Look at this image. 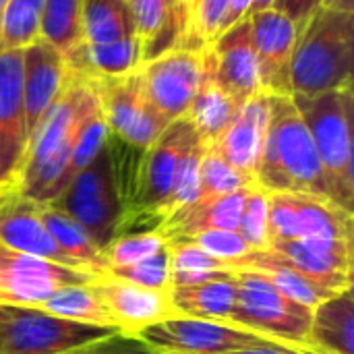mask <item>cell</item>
Listing matches in <instances>:
<instances>
[{
  "mask_svg": "<svg viewBox=\"0 0 354 354\" xmlns=\"http://www.w3.org/2000/svg\"><path fill=\"white\" fill-rule=\"evenodd\" d=\"M270 251L328 297L353 288V212L326 197L268 193Z\"/></svg>",
  "mask_w": 354,
  "mask_h": 354,
  "instance_id": "obj_1",
  "label": "cell"
},
{
  "mask_svg": "<svg viewBox=\"0 0 354 354\" xmlns=\"http://www.w3.org/2000/svg\"><path fill=\"white\" fill-rule=\"evenodd\" d=\"M100 112L97 93L91 79L73 71L64 91L33 131L27 156L19 174V189L37 201L50 205L66 189V166L73 149L93 114Z\"/></svg>",
  "mask_w": 354,
  "mask_h": 354,
  "instance_id": "obj_2",
  "label": "cell"
},
{
  "mask_svg": "<svg viewBox=\"0 0 354 354\" xmlns=\"http://www.w3.org/2000/svg\"><path fill=\"white\" fill-rule=\"evenodd\" d=\"M255 185L266 193H305L330 199L313 139L290 95L270 93V124Z\"/></svg>",
  "mask_w": 354,
  "mask_h": 354,
  "instance_id": "obj_3",
  "label": "cell"
},
{
  "mask_svg": "<svg viewBox=\"0 0 354 354\" xmlns=\"http://www.w3.org/2000/svg\"><path fill=\"white\" fill-rule=\"evenodd\" d=\"M354 15L319 6L299 29L290 58V95L353 87Z\"/></svg>",
  "mask_w": 354,
  "mask_h": 354,
  "instance_id": "obj_4",
  "label": "cell"
},
{
  "mask_svg": "<svg viewBox=\"0 0 354 354\" xmlns=\"http://www.w3.org/2000/svg\"><path fill=\"white\" fill-rule=\"evenodd\" d=\"M309 129L319 156L330 199L353 212L354 205V97L353 87L315 95H290Z\"/></svg>",
  "mask_w": 354,
  "mask_h": 354,
  "instance_id": "obj_5",
  "label": "cell"
},
{
  "mask_svg": "<svg viewBox=\"0 0 354 354\" xmlns=\"http://www.w3.org/2000/svg\"><path fill=\"white\" fill-rule=\"evenodd\" d=\"M236 301L228 324L284 346L307 351L313 311L282 295L261 274L232 268Z\"/></svg>",
  "mask_w": 354,
  "mask_h": 354,
  "instance_id": "obj_6",
  "label": "cell"
},
{
  "mask_svg": "<svg viewBox=\"0 0 354 354\" xmlns=\"http://www.w3.org/2000/svg\"><path fill=\"white\" fill-rule=\"evenodd\" d=\"M50 205L71 216L104 251V247L114 239L124 212L106 145Z\"/></svg>",
  "mask_w": 354,
  "mask_h": 354,
  "instance_id": "obj_7",
  "label": "cell"
},
{
  "mask_svg": "<svg viewBox=\"0 0 354 354\" xmlns=\"http://www.w3.org/2000/svg\"><path fill=\"white\" fill-rule=\"evenodd\" d=\"M118 330L56 317L39 307L0 305V354H62Z\"/></svg>",
  "mask_w": 354,
  "mask_h": 354,
  "instance_id": "obj_8",
  "label": "cell"
},
{
  "mask_svg": "<svg viewBox=\"0 0 354 354\" xmlns=\"http://www.w3.org/2000/svg\"><path fill=\"white\" fill-rule=\"evenodd\" d=\"M87 77L95 87L108 133L122 143L145 151L170 124L149 102L139 66L124 75Z\"/></svg>",
  "mask_w": 354,
  "mask_h": 354,
  "instance_id": "obj_9",
  "label": "cell"
},
{
  "mask_svg": "<svg viewBox=\"0 0 354 354\" xmlns=\"http://www.w3.org/2000/svg\"><path fill=\"white\" fill-rule=\"evenodd\" d=\"M158 354H226L249 346L278 344L226 322L170 315L137 334Z\"/></svg>",
  "mask_w": 354,
  "mask_h": 354,
  "instance_id": "obj_10",
  "label": "cell"
},
{
  "mask_svg": "<svg viewBox=\"0 0 354 354\" xmlns=\"http://www.w3.org/2000/svg\"><path fill=\"white\" fill-rule=\"evenodd\" d=\"M95 278L97 274L66 268L0 245V305L41 307L58 290L83 286Z\"/></svg>",
  "mask_w": 354,
  "mask_h": 354,
  "instance_id": "obj_11",
  "label": "cell"
},
{
  "mask_svg": "<svg viewBox=\"0 0 354 354\" xmlns=\"http://www.w3.org/2000/svg\"><path fill=\"white\" fill-rule=\"evenodd\" d=\"M139 68L153 108L168 122L183 118L199 87L201 50L174 48L143 62Z\"/></svg>",
  "mask_w": 354,
  "mask_h": 354,
  "instance_id": "obj_12",
  "label": "cell"
},
{
  "mask_svg": "<svg viewBox=\"0 0 354 354\" xmlns=\"http://www.w3.org/2000/svg\"><path fill=\"white\" fill-rule=\"evenodd\" d=\"M29 135L23 106V54L0 52V187H17Z\"/></svg>",
  "mask_w": 354,
  "mask_h": 354,
  "instance_id": "obj_13",
  "label": "cell"
},
{
  "mask_svg": "<svg viewBox=\"0 0 354 354\" xmlns=\"http://www.w3.org/2000/svg\"><path fill=\"white\" fill-rule=\"evenodd\" d=\"M0 245L66 268L83 270L60 251L41 220V205L27 197L19 187H0Z\"/></svg>",
  "mask_w": 354,
  "mask_h": 354,
  "instance_id": "obj_14",
  "label": "cell"
},
{
  "mask_svg": "<svg viewBox=\"0 0 354 354\" xmlns=\"http://www.w3.org/2000/svg\"><path fill=\"white\" fill-rule=\"evenodd\" d=\"M23 54V106L27 135L33 131L64 91L73 68L64 56L46 39L37 37L21 50Z\"/></svg>",
  "mask_w": 354,
  "mask_h": 354,
  "instance_id": "obj_15",
  "label": "cell"
},
{
  "mask_svg": "<svg viewBox=\"0 0 354 354\" xmlns=\"http://www.w3.org/2000/svg\"><path fill=\"white\" fill-rule=\"evenodd\" d=\"M257 54L261 91L290 95V58L297 39V25L274 8L247 15Z\"/></svg>",
  "mask_w": 354,
  "mask_h": 354,
  "instance_id": "obj_16",
  "label": "cell"
},
{
  "mask_svg": "<svg viewBox=\"0 0 354 354\" xmlns=\"http://www.w3.org/2000/svg\"><path fill=\"white\" fill-rule=\"evenodd\" d=\"M218 83L241 104L261 91L257 54L251 37L249 17L224 29L207 44Z\"/></svg>",
  "mask_w": 354,
  "mask_h": 354,
  "instance_id": "obj_17",
  "label": "cell"
},
{
  "mask_svg": "<svg viewBox=\"0 0 354 354\" xmlns=\"http://www.w3.org/2000/svg\"><path fill=\"white\" fill-rule=\"evenodd\" d=\"M102 305L110 313L118 332L137 336L141 330L160 324L172 315L168 292L141 288L108 274H100L91 282Z\"/></svg>",
  "mask_w": 354,
  "mask_h": 354,
  "instance_id": "obj_18",
  "label": "cell"
},
{
  "mask_svg": "<svg viewBox=\"0 0 354 354\" xmlns=\"http://www.w3.org/2000/svg\"><path fill=\"white\" fill-rule=\"evenodd\" d=\"M270 124V93L259 91L249 97L224 133L218 137L214 147L220 156L243 176H247L255 185L266 135Z\"/></svg>",
  "mask_w": 354,
  "mask_h": 354,
  "instance_id": "obj_19",
  "label": "cell"
},
{
  "mask_svg": "<svg viewBox=\"0 0 354 354\" xmlns=\"http://www.w3.org/2000/svg\"><path fill=\"white\" fill-rule=\"evenodd\" d=\"M143 62L174 50L189 48V17L183 0H131Z\"/></svg>",
  "mask_w": 354,
  "mask_h": 354,
  "instance_id": "obj_20",
  "label": "cell"
},
{
  "mask_svg": "<svg viewBox=\"0 0 354 354\" xmlns=\"http://www.w3.org/2000/svg\"><path fill=\"white\" fill-rule=\"evenodd\" d=\"M249 191L251 187L216 197H197L193 203L166 218L160 232L166 241H172L193 239L205 230H236Z\"/></svg>",
  "mask_w": 354,
  "mask_h": 354,
  "instance_id": "obj_21",
  "label": "cell"
},
{
  "mask_svg": "<svg viewBox=\"0 0 354 354\" xmlns=\"http://www.w3.org/2000/svg\"><path fill=\"white\" fill-rule=\"evenodd\" d=\"M245 104V102H243ZM234 100L216 79L209 48H201V79L197 93L185 114V118L193 124L197 137L205 145H214L224 129L230 124L239 108L243 106Z\"/></svg>",
  "mask_w": 354,
  "mask_h": 354,
  "instance_id": "obj_22",
  "label": "cell"
},
{
  "mask_svg": "<svg viewBox=\"0 0 354 354\" xmlns=\"http://www.w3.org/2000/svg\"><path fill=\"white\" fill-rule=\"evenodd\" d=\"M305 346L315 354H354L353 288L324 299L313 309Z\"/></svg>",
  "mask_w": 354,
  "mask_h": 354,
  "instance_id": "obj_23",
  "label": "cell"
},
{
  "mask_svg": "<svg viewBox=\"0 0 354 354\" xmlns=\"http://www.w3.org/2000/svg\"><path fill=\"white\" fill-rule=\"evenodd\" d=\"M168 297H170L172 315L228 324L236 301V284H234V276L228 274L199 284L170 288Z\"/></svg>",
  "mask_w": 354,
  "mask_h": 354,
  "instance_id": "obj_24",
  "label": "cell"
},
{
  "mask_svg": "<svg viewBox=\"0 0 354 354\" xmlns=\"http://www.w3.org/2000/svg\"><path fill=\"white\" fill-rule=\"evenodd\" d=\"M66 62L73 71L83 75H124L143 64V46L137 35L104 46L83 44Z\"/></svg>",
  "mask_w": 354,
  "mask_h": 354,
  "instance_id": "obj_25",
  "label": "cell"
},
{
  "mask_svg": "<svg viewBox=\"0 0 354 354\" xmlns=\"http://www.w3.org/2000/svg\"><path fill=\"white\" fill-rule=\"evenodd\" d=\"M234 268L253 270V272L261 274L266 280L272 282L274 288H278L282 295H286L288 299L297 301L299 305L309 307L311 311L324 299H328V295L322 288H317L313 282H309L292 266H288L286 261H282L280 257H276L270 249H266V251H251Z\"/></svg>",
  "mask_w": 354,
  "mask_h": 354,
  "instance_id": "obj_26",
  "label": "cell"
},
{
  "mask_svg": "<svg viewBox=\"0 0 354 354\" xmlns=\"http://www.w3.org/2000/svg\"><path fill=\"white\" fill-rule=\"evenodd\" d=\"M137 35L129 0H83V44L104 46Z\"/></svg>",
  "mask_w": 354,
  "mask_h": 354,
  "instance_id": "obj_27",
  "label": "cell"
},
{
  "mask_svg": "<svg viewBox=\"0 0 354 354\" xmlns=\"http://www.w3.org/2000/svg\"><path fill=\"white\" fill-rule=\"evenodd\" d=\"M41 220L60 251L68 255L77 266L97 276L106 270L102 249L71 216H66L54 205H41Z\"/></svg>",
  "mask_w": 354,
  "mask_h": 354,
  "instance_id": "obj_28",
  "label": "cell"
},
{
  "mask_svg": "<svg viewBox=\"0 0 354 354\" xmlns=\"http://www.w3.org/2000/svg\"><path fill=\"white\" fill-rule=\"evenodd\" d=\"M166 251L170 268V288L191 286L232 274V268L228 263L214 259L189 239L168 241Z\"/></svg>",
  "mask_w": 354,
  "mask_h": 354,
  "instance_id": "obj_29",
  "label": "cell"
},
{
  "mask_svg": "<svg viewBox=\"0 0 354 354\" xmlns=\"http://www.w3.org/2000/svg\"><path fill=\"white\" fill-rule=\"evenodd\" d=\"M39 37L68 60L83 46V0H44Z\"/></svg>",
  "mask_w": 354,
  "mask_h": 354,
  "instance_id": "obj_30",
  "label": "cell"
},
{
  "mask_svg": "<svg viewBox=\"0 0 354 354\" xmlns=\"http://www.w3.org/2000/svg\"><path fill=\"white\" fill-rule=\"evenodd\" d=\"M39 309L68 319V322H79V324H87V326H102V328H114V322L110 317V313L106 311V307L102 305L100 297L95 295L91 282L83 284V286H68L58 290L56 295H52Z\"/></svg>",
  "mask_w": 354,
  "mask_h": 354,
  "instance_id": "obj_31",
  "label": "cell"
},
{
  "mask_svg": "<svg viewBox=\"0 0 354 354\" xmlns=\"http://www.w3.org/2000/svg\"><path fill=\"white\" fill-rule=\"evenodd\" d=\"M44 0H8L0 17V52L23 50L39 37Z\"/></svg>",
  "mask_w": 354,
  "mask_h": 354,
  "instance_id": "obj_32",
  "label": "cell"
},
{
  "mask_svg": "<svg viewBox=\"0 0 354 354\" xmlns=\"http://www.w3.org/2000/svg\"><path fill=\"white\" fill-rule=\"evenodd\" d=\"M166 236L160 230H147V232H129L114 236L102 251L104 268L116 270L135 266L143 259H149L166 249ZM104 270V272H106Z\"/></svg>",
  "mask_w": 354,
  "mask_h": 354,
  "instance_id": "obj_33",
  "label": "cell"
},
{
  "mask_svg": "<svg viewBox=\"0 0 354 354\" xmlns=\"http://www.w3.org/2000/svg\"><path fill=\"white\" fill-rule=\"evenodd\" d=\"M257 187L247 176L236 172L214 145H207L199 164V197H216L241 189Z\"/></svg>",
  "mask_w": 354,
  "mask_h": 354,
  "instance_id": "obj_34",
  "label": "cell"
},
{
  "mask_svg": "<svg viewBox=\"0 0 354 354\" xmlns=\"http://www.w3.org/2000/svg\"><path fill=\"white\" fill-rule=\"evenodd\" d=\"M205 147L207 145L199 139L183 158L180 168L176 172V178H174V185H172V191H170V197H168L166 207H164L166 218H170L174 212L193 203L199 197V164H201Z\"/></svg>",
  "mask_w": 354,
  "mask_h": 354,
  "instance_id": "obj_35",
  "label": "cell"
},
{
  "mask_svg": "<svg viewBox=\"0 0 354 354\" xmlns=\"http://www.w3.org/2000/svg\"><path fill=\"white\" fill-rule=\"evenodd\" d=\"M236 232L243 236L251 251L270 249L268 239V193L259 187H251Z\"/></svg>",
  "mask_w": 354,
  "mask_h": 354,
  "instance_id": "obj_36",
  "label": "cell"
},
{
  "mask_svg": "<svg viewBox=\"0 0 354 354\" xmlns=\"http://www.w3.org/2000/svg\"><path fill=\"white\" fill-rule=\"evenodd\" d=\"M102 274H108L116 280H122V282H129V284H135L141 288H149V290H160V292L170 290V268H168V251L166 249L149 259L135 263V266L106 270Z\"/></svg>",
  "mask_w": 354,
  "mask_h": 354,
  "instance_id": "obj_37",
  "label": "cell"
},
{
  "mask_svg": "<svg viewBox=\"0 0 354 354\" xmlns=\"http://www.w3.org/2000/svg\"><path fill=\"white\" fill-rule=\"evenodd\" d=\"M189 241H193L214 259L228 263L230 268H234L241 259H245L251 253V249L236 230H205Z\"/></svg>",
  "mask_w": 354,
  "mask_h": 354,
  "instance_id": "obj_38",
  "label": "cell"
},
{
  "mask_svg": "<svg viewBox=\"0 0 354 354\" xmlns=\"http://www.w3.org/2000/svg\"><path fill=\"white\" fill-rule=\"evenodd\" d=\"M226 6H228V0H201L191 21V33H189L191 50H201L203 46L212 44L220 35Z\"/></svg>",
  "mask_w": 354,
  "mask_h": 354,
  "instance_id": "obj_39",
  "label": "cell"
},
{
  "mask_svg": "<svg viewBox=\"0 0 354 354\" xmlns=\"http://www.w3.org/2000/svg\"><path fill=\"white\" fill-rule=\"evenodd\" d=\"M62 354H158L149 344H145L139 336H131L124 332H114L106 338L93 340L89 344L77 346Z\"/></svg>",
  "mask_w": 354,
  "mask_h": 354,
  "instance_id": "obj_40",
  "label": "cell"
},
{
  "mask_svg": "<svg viewBox=\"0 0 354 354\" xmlns=\"http://www.w3.org/2000/svg\"><path fill=\"white\" fill-rule=\"evenodd\" d=\"M319 6H322V0H276L272 8L286 15L299 29Z\"/></svg>",
  "mask_w": 354,
  "mask_h": 354,
  "instance_id": "obj_41",
  "label": "cell"
},
{
  "mask_svg": "<svg viewBox=\"0 0 354 354\" xmlns=\"http://www.w3.org/2000/svg\"><path fill=\"white\" fill-rule=\"evenodd\" d=\"M251 2L253 0H228V6H226V12H224V19H222V29H228L230 25H234L236 21L245 19L249 15V8H251Z\"/></svg>",
  "mask_w": 354,
  "mask_h": 354,
  "instance_id": "obj_42",
  "label": "cell"
},
{
  "mask_svg": "<svg viewBox=\"0 0 354 354\" xmlns=\"http://www.w3.org/2000/svg\"><path fill=\"white\" fill-rule=\"evenodd\" d=\"M324 8L338 10V12H353L354 15V0H322Z\"/></svg>",
  "mask_w": 354,
  "mask_h": 354,
  "instance_id": "obj_43",
  "label": "cell"
},
{
  "mask_svg": "<svg viewBox=\"0 0 354 354\" xmlns=\"http://www.w3.org/2000/svg\"><path fill=\"white\" fill-rule=\"evenodd\" d=\"M183 2H185V10H187V17H189V33H191V21H193V17H195L197 8L201 4V0H183Z\"/></svg>",
  "mask_w": 354,
  "mask_h": 354,
  "instance_id": "obj_44",
  "label": "cell"
},
{
  "mask_svg": "<svg viewBox=\"0 0 354 354\" xmlns=\"http://www.w3.org/2000/svg\"><path fill=\"white\" fill-rule=\"evenodd\" d=\"M276 0H253L251 2V8H249V15L251 12H257V10H266V8H272Z\"/></svg>",
  "mask_w": 354,
  "mask_h": 354,
  "instance_id": "obj_45",
  "label": "cell"
},
{
  "mask_svg": "<svg viewBox=\"0 0 354 354\" xmlns=\"http://www.w3.org/2000/svg\"><path fill=\"white\" fill-rule=\"evenodd\" d=\"M6 4H8V0H0V17H2V12L6 8Z\"/></svg>",
  "mask_w": 354,
  "mask_h": 354,
  "instance_id": "obj_46",
  "label": "cell"
},
{
  "mask_svg": "<svg viewBox=\"0 0 354 354\" xmlns=\"http://www.w3.org/2000/svg\"><path fill=\"white\" fill-rule=\"evenodd\" d=\"M129 2H131V0H129Z\"/></svg>",
  "mask_w": 354,
  "mask_h": 354,
  "instance_id": "obj_47",
  "label": "cell"
}]
</instances>
